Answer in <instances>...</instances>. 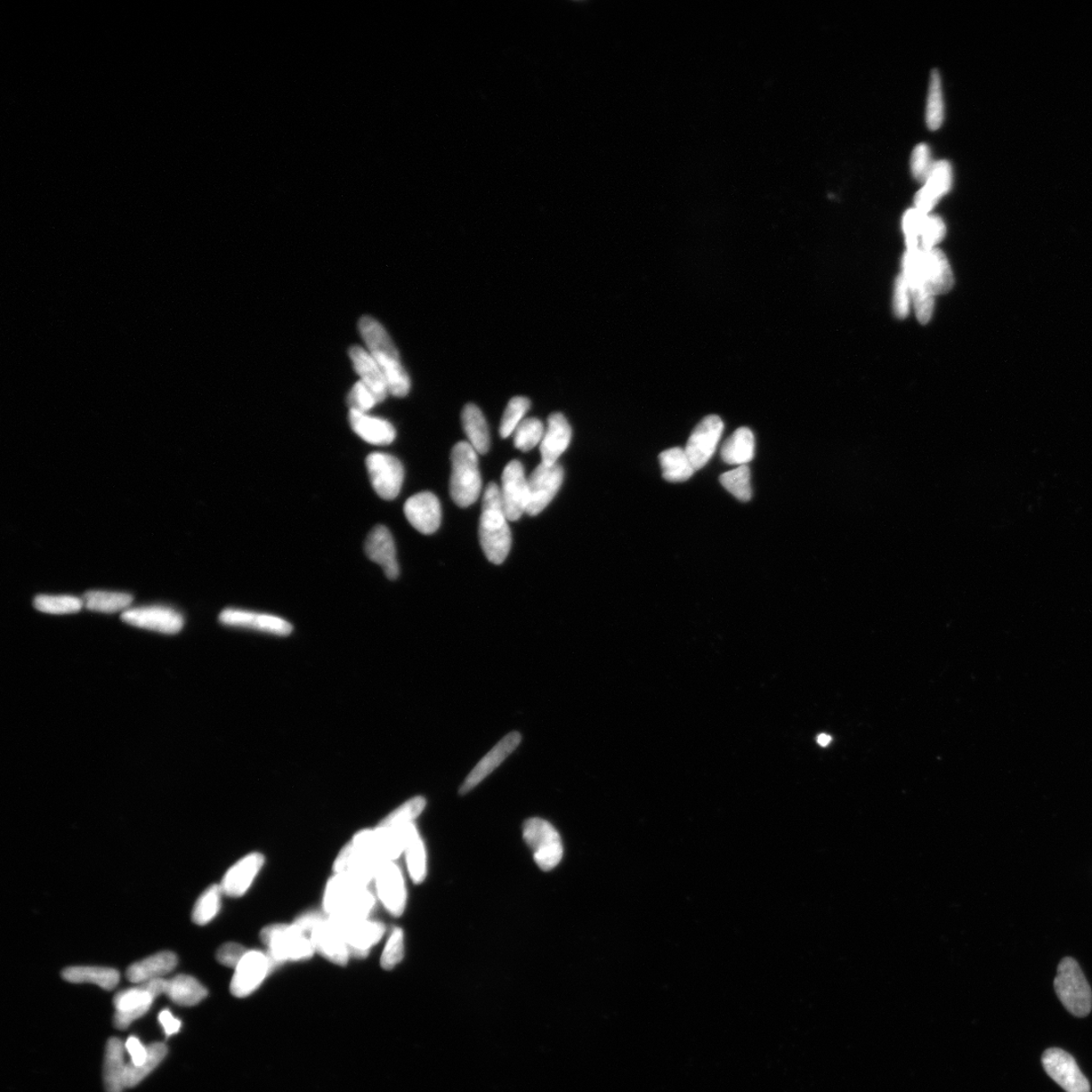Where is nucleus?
Here are the masks:
<instances>
[{
  "mask_svg": "<svg viewBox=\"0 0 1092 1092\" xmlns=\"http://www.w3.org/2000/svg\"><path fill=\"white\" fill-rule=\"evenodd\" d=\"M272 967L267 954L261 951H249L235 968L230 990L234 997L246 998L261 987L266 977L271 972Z\"/></svg>",
  "mask_w": 1092,
  "mask_h": 1092,
  "instance_id": "obj_16",
  "label": "nucleus"
},
{
  "mask_svg": "<svg viewBox=\"0 0 1092 1092\" xmlns=\"http://www.w3.org/2000/svg\"><path fill=\"white\" fill-rule=\"evenodd\" d=\"M315 953L339 966L347 965L351 952L339 929L327 919L315 927L310 936Z\"/></svg>",
  "mask_w": 1092,
  "mask_h": 1092,
  "instance_id": "obj_24",
  "label": "nucleus"
},
{
  "mask_svg": "<svg viewBox=\"0 0 1092 1092\" xmlns=\"http://www.w3.org/2000/svg\"><path fill=\"white\" fill-rule=\"evenodd\" d=\"M359 328L369 353L376 360L386 377L388 392L398 398L411 390V380L402 366L400 354L382 324L369 315L360 320Z\"/></svg>",
  "mask_w": 1092,
  "mask_h": 1092,
  "instance_id": "obj_1",
  "label": "nucleus"
},
{
  "mask_svg": "<svg viewBox=\"0 0 1092 1092\" xmlns=\"http://www.w3.org/2000/svg\"><path fill=\"white\" fill-rule=\"evenodd\" d=\"M529 408L530 401L525 396H514L510 400L500 425V435L503 439H508L509 436L514 434L516 428L522 422Z\"/></svg>",
  "mask_w": 1092,
  "mask_h": 1092,
  "instance_id": "obj_47",
  "label": "nucleus"
},
{
  "mask_svg": "<svg viewBox=\"0 0 1092 1092\" xmlns=\"http://www.w3.org/2000/svg\"><path fill=\"white\" fill-rule=\"evenodd\" d=\"M930 151L926 144H919L914 148L910 160L911 173L917 181L926 182L934 167Z\"/></svg>",
  "mask_w": 1092,
  "mask_h": 1092,
  "instance_id": "obj_50",
  "label": "nucleus"
},
{
  "mask_svg": "<svg viewBox=\"0 0 1092 1092\" xmlns=\"http://www.w3.org/2000/svg\"><path fill=\"white\" fill-rule=\"evenodd\" d=\"M952 178V166L949 162L946 160L936 162L924 188L917 193L916 199H914L916 209L925 214L932 210L937 201L950 191Z\"/></svg>",
  "mask_w": 1092,
  "mask_h": 1092,
  "instance_id": "obj_27",
  "label": "nucleus"
},
{
  "mask_svg": "<svg viewBox=\"0 0 1092 1092\" xmlns=\"http://www.w3.org/2000/svg\"><path fill=\"white\" fill-rule=\"evenodd\" d=\"M375 886L378 900L394 917L402 916L407 904V889L403 872L393 861L378 866Z\"/></svg>",
  "mask_w": 1092,
  "mask_h": 1092,
  "instance_id": "obj_14",
  "label": "nucleus"
},
{
  "mask_svg": "<svg viewBox=\"0 0 1092 1092\" xmlns=\"http://www.w3.org/2000/svg\"><path fill=\"white\" fill-rule=\"evenodd\" d=\"M220 621L225 626L255 629L262 631V633L280 636H287L293 633V626L289 622L269 614L240 609H225L220 614Z\"/></svg>",
  "mask_w": 1092,
  "mask_h": 1092,
  "instance_id": "obj_21",
  "label": "nucleus"
},
{
  "mask_svg": "<svg viewBox=\"0 0 1092 1092\" xmlns=\"http://www.w3.org/2000/svg\"><path fill=\"white\" fill-rule=\"evenodd\" d=\"M1054 989L1060 1001L1075 1017H1084L1092 1009V991L1078 962L1064 958L1057 969Z\"/></svg>",
  "mask_w": 1092,
  "mask_h": 1092,
  "instance_id": "obj_6",
  "label": "nucleus"
},
{
  "mask_svg": "<svg viewBox=\"0 0 1092 1092\" xmlns=\"http://www.w3.org/2000/svg\"><path fill=\"white\" fill-rule=\"evenodd\" d=\"M34 605L37 610L49 614L77 613L84 606L77 597L51 595L37 596Z\"/></svg>",
  "mask_w": 1092,
  "mask_h": 1092,
  "instance_id": "obj_46",
  "label": "nucleus"
},
{
  "mask_svg": "<svg viewBox=\"0 0 1092 1092\" xmlns=\"http://www.w3.org/2000/svg\"><path fill=\"white\" fill-rule=\"evenodd\" d=\"M376 906V897L369 886L350 877L334 874L324 894V910L328 918L335 919H368Z\"/></svg>",
  "mask_w": 1092,
  "mask_h": 1092,
  "instance_id": "obj_3",
  "label": "nucleus"
},
{
  "mask_svg": "<svg viewBox=\"0 0 1092 1092\" xmlns=\"http://www.w3.org/2000/svg\"><path fill=\"white\" fill-rule=\"evenodd\" d=\"M463 426L468 443L480 455H485L490 449V432L487 421L482 411L474 404H467L464 408Z\"/></svg>",
  "mask_w": 1092,
  "mask_h": 1092,
  "instance_id": "obj_36",
  "label": "nucleus"
},
{
  "mask_svg": "<svg viewBox=\"0 0 1092 1092\" xmlns=\"http://www.w3.org/2000/svg\"><path fill=\"white\" fill-rule=\"evenodd\" d=\"M262 943L267 946L272 970L288 961H306L315 954L311 938L294 924H275L262 930Z\"/></svg>",
  "mask_w": 1092,
  "mask_h": 1092,
  "instance_id": "obj_5",
  "label": "nucleus"
},
{
  "mask_svg": "<svg viewBox=\"0 0 1092 1092\" xmlns=\"http://www.w3.org/2000/svg\"><path fill=\"white\" fill-rule=\"evenodd\" d=\"M910 299L911 291L910 283L902 273L897 278L894 289L893 309L897 318L903 319L908 317Z\"/></svg>",
  "mask_w": 1092,
  "mask_h": 1092,
  "instance_id": "obj_54",
  "label": "nucleus"
},
{
  "mask_svg": "<svg viewBox=\"0 0 1092 1092\" xmlns=\"http://www.w3.org/2000/svg\"><path fill=\"white\" fill-rule=\"evenodd\" d=\"M364 549L370 561L382 566L387 579L395 580L399 577L395 541L386 526L377 525L369 532Z\"/></svg>",
  "mask_w": 1092,
  "mask_h": 1092,
  "instance_id": "obj_23",
  "label": "nucleus"
},
{
  "mask_svg": "<svg viewBox=\"0 0 1092 1092\" xmlns=\"http://www.w3.org/2000/svg\"><path fill=\"white\" fill-rule=\"evenodd\" d=\"M177 957L173 952H160L148 958L134 963L127 970L129 981L142 984L160 979L173 971L177 966Z\"/></svg>",
  "mask_w": 1092,
  "mask_h": 1092,
  "instance_id": "obj_31",
  "label": "nucleus"
},
{
  "mask_svg": "<svg viewBox=\"0 0 1092 1092\" xmlns=\"http://www.w3.org/2000/svg\"><path fill=\"white\" fill-rule=\"evenodd\" d=\"M926 120L928 127L933 129V131L940 128L944 120L942 81L940 73L936 70L932 72V76H930Z\"/></svg>",
  "mask_w": 1092,
  "mask_h": 1092,
  "instance_id": "obj_43",
  "label": "nucleus"
},
{
  "mask_svg": "<svg viewBox=\"0 0 1092 1092\" xmlns=\"http://www.w3.org/2000/svg\"><path fill=\"white\" fill-rule=\"evenodd\" d=\"M425 806L426 800L424 797L416 796L412 798L388 814L386 819L379 822L378 827L386 829L406 827V825L414 823L417 817L423 812Z\"/></svg>",
  "mask_w": 1092,
  "mask_h": 1092,
  "instance_id": "obj_42",
  "label": "nucleus"
},
{
  "mask_svg": "<svg viewBox=\"0 0 1092 1092\" xmlns=\"http://www.w3.org/2000/svg\"><path fill=\"white\" fill-rule=\"evenodd\" d=\"M404 954V933L400 928H394L380 958V965L385 970H392L401 963Z\"/></svg>",
  "mask_w": 1092,
  "mask_h": 1092,
  "instance_id": "obj_49",
  "label": "nucleus"
},
{
  "mask_svg": "<svg viewBox=\"0 0 1092 1092\" xmlns=\"http://www.w3.org/2000/svg\"><path fill=\"white\" fill-rule=\"evenodd\" d=\"M158 1018L161 1025L164 1026L167 1037L181 1031L182 1022L170 1013L168 1009L162 1010Z\"/></svg>",
  "mask_w": 1092,
  "mask_h": 1092,
  "instance_id": "obj_58",
  "label": "nucleus"
},
{
  "mask_svg": "<svg viewBox=\"0 0 1092 1092\" xmlns=\"http://www.w3.org/2000/svg\"><path fill=\"white\" fill-rule=\"evenodd\" d=\"M328 919L343 936L348 949H350L351 956L358 959L368 957L371 946L377 945L386 932L383 922L369 919Z\"/></svg>",
  "mask_w": 1092,
  "mask_h": 1092,
  "instance_id": "obj_11",
  "label": "nucleus"
},
{
  "mask_svg": "<svg viewBox=\"0 0 1092 1092\" xmlns=\"http://www.w3.org/2000/svg\"><path fill=\"white\" fill-rule=\"evenodd\" d=\"M571 440L572 427L568 420L561 413L550 415L544 439L540 443L542 463L557 464L558 458L568 449Z\"/></svg>",
  "mask_w": 1092,
  "mask_h": 1092,
  "instance_id": "obj_26",
  "label": "nucleus"
},
{
  "mask_svg": "<svg viewBox=\"0 0 1092 1092\" xmlns=\"http://www.w3.org/2000/svg\"><path fill=\"white\" fill-rule=\"evenodd\" d=\"M165 994L178 1006L193 1007L208 997V990L196 978L181 974L167 981Z\"/></svg>",
  "mask_w": 1092,
  "mask_h": 1092,
  "instance_id": "obj_35",
  "label": "nucleus"
},
{
  "mask_svg": "<svg viewBox=\"0 0 1092 1092\" xmlns=\"http://www.w3.org/2000/svg\"><path fill=\"white\" fill-rule=\"evenodd\" d=\"M347 403L350 404L351 410L367 413L374 408L378 402L375 395L360 380V382L356 383L351 388L350 395H348Z\"/></svg>",
  "mask_w": 1092,
  "mask_h": 1092,
  "instance_id": "obj_52",
  "label": "nucleus"
},
{
  "mask_svg": "<svg viewBox=\"0 0 1092 1092\" xmlns=\"http://www.w3.org/2000/svg\"><path fill=\"white\" fill-rule=\"evenodd\" d=\"M62 977L70 983H93L109 991L116 989L120 982L118 971L107 967H69L62 971Z\"/></svg>",
  "mask_w": 1092,
  "mask_h": 1092,
  "instance_id": "obj_37",
  "label": "nucleus"
},
{
  "mask_svg": "<svg viewBox=\"0 0 1092 1092\" xmlns=\"http://www.w3.org/2000/svg\"><path fill=\"white\" fill-rule=\"evenodd\" d=\"M910 291L917 317L921 324H927L934 313L935 296L924 287L910 289Z\"/></svg>",
  "mask_w": 1092,
  "mask_h": 1092,
  "instance_id": "obj_53",
  "label": "nucleus"
},
{
  "mask_svg": "<svg viewBox=\"0 0 1092 1092\" xmlns=\"http://www.w3.org/2000/svg\"><path fill=\"white\" fill-rule=\"evenodd\" d=\"M719 481L736 499L741 502L750 500V471L747 465L741 466L731 472L720 475Z\"/></svg>",
  "mask_w": 1092,
  "mask_h": 1092,
  "instance_id": "obj_45",
  "label": "nucleus"
},
{
  "mask_svg": "<svg viewBox=\"0 0 1092 1092\" xmlns=\"http://www.w3.org/2000/svg\"><path fill=\"white\" fill-rule=\"evenodd\" d=\"M502 506L500 489L490 483L483 498L480 519V541L483 552L495 564H503L511 549V530Z\"/></svg>",
  "mask_w": 1092,
  "mask_h": 1092,
  "instance_id": "obj_2",
  "label": "nucleus"
},
{
  "mask_svg": "<svg viewBox=\"0 0 1092 1092\" xmlns=\"http://www.w3.org/2000/svg\"><path fill=\"white\" fill-rule=\"evenodd\" d=\"M522 736L518 732H513L501 740L495 747H493L487 755H485L479 763L473 768V771L468 774L466 779L461 785L459 793L461 795H466L477 786L484 779L504 762V760L512 754V752L519 747Z\"/></svg>",
  "mask_w": 1092,
  "mask_h": 1092,
  "instance_id": "obj_19",
  "label": "nucleus"
},
{
  "mask_svg": "<svg viewBox=\"0 0 1092 1092\" xmlns=\"http://www.w3.org/2000/svg\"><path fill=\"white\" fill-rule=\"evenodd\" d=\"M922 286L934 296L948 293L954 286L950 263L941 250L925 251Z\"/></svg>",
  "mask_w": 1092,
  "mask_h": 1092,
  "instance_id": "obj_28",
  "label": "nucleus"
},
{
  "mask_svg": "<svg viewBox=\"0 0 1092 1092\" xmlns=\"http://www.w3.org/2000/svg\"><path fill=\"white\" fill-rule=\"evenodd\" d=\"M755 436L750 429L741 427L725 440L722 448L724 463L746 466L755 457Z\"/></svg>",
  "mask_w": 1092,
  "mask_h": 1092,
  "instance_id": "obj_33",
  "label": "nucleus"
},
{
  "mask_svg": "<svg viewBox=\"0 0 1092 1092\" xmlns=\"http://www.w3.org/2000/svg\"><path fill=\"white\" fill-rule=\"evenodd\" d=\"M125 1049L123 1042L118 1038H111L108 1042L103 1066V1082L107 1092H123L126 1088Z\"/></svg>",
  "mask_w": 1092,
  "mask_h": 1092,
  "instance_id": "obj_32",
  "label": "nucleus"
},
{
  "mask_svg": "<svg viewBox=\"0 0 1092 1092\" xmlns=\"http://www.w3.org/2000/svg\"><path fill=\"white\" fill-rule=\"evenodd\" d=\"M350 422L353 431L361 439L372 445L391 444L395 439V429L388 421L368 416L367 413L355 410L350 412Z\"/></svg>",
  "mask_w": 1092,
  "mask_h": 1092,
  "instance_id": "obj_30",
  "label": "nucleus"
},
{
  "mask_svg": "<svg viewBox=\"0 0 1092 1092\" xmlns=\"http://www.w3.org/2000/svg\"><path fill=\"white\" fill-rule=\"evenodd\" d=\"M350 356L355 371L361 377V382L375 395L378 403L386 400L387 394L390 393L386 380L382 369L369 351L363 350L360 346H352L350 350Z\"/></svg>",
  "mask_w": 1092,
  "mask_h": 1092,
  "instance_id": "obj_29",
  "label": "nucleus"
},
{
  "mask_svg": "<svg viewBox=\"0 0 1092 1092\" xmlns=\"http://www.w3.org/2000/svg\"><path fill=\"white\" fill-rule=\"evenodd\" d=\"M264 862V856L261 853H251L242 857L225 874L221 883L223 893L230 897L244 895L262 871Z\"/></svg>",
  "mask_w": 1092,
  "mask_h": 1092,
  "instance_id": "obj_25",
  "label": "nucleus"
},
{
  "mask_svg": "<svg viewBox=\"0 0 1092 1092\" xmlns=\"http://www.w3.org/2000/svg\"><path fill=\"white\" fill-rule=\"evenodd\" d=\"M83 601L88 610L113 613L127 608L133 602V597L126 593L88 590L84 594Z\"/></svg>",
  "mask_w": 1092,
  "mask_h": 1092,
  "instance_id": "obj_40",
  "label": "nucleus"
},
{
  "mask_svg": "<svg viewBox=\"0 0 1092 1092\" xmlns=\"http://www.w3.org/2000/svg\"><path fill=\"white\" fill-rule=\"evenodd\" d=\"M659 459L663 479L668 482H685L695 473V468L683 448H674L662 451Z\"/></svg>",
  "mask_w": 1092,
  "mask_h": 1092,
  "instance_id": "obj_38",
  "label": "nucleus"
},
{
  "mask_svg": "<svg viewBox=\"0 0 1092 1092\" xmlns=\"http://www.w3.org/2000/svg\"><path fill=\"white\" fill-rule=\"evenodd\" d=\"M248 952L249 950L241 944L226 943L218 950L217 960L222 965L235 969Z\"/></svg>",
  "mask_w": 1092,
  "mask_h": 1092,
  "instance_id": "obj_55",
  "label": "nucleus"
},
{
  "mask_svg": "<svg viewBox=\"0 0 1092 1092\" xmlns=\"http://www.w3.org/2000/svg\"><path fill=\"white\" fill-rule=\"evenodd\" d=\"M221 885L209 886L194 905L191 918L194 924L205 926L212 921L221 909Z\"/></svg>",
  "mask_w": 1092,
  "mask_h": 1092,
  "instance_id": "obj_41",
  "label": "nucleus"
},
{
  "mask_svg": "<svg viewBox=\"0 0 1092 1092\" xmlns=\"http://www.w3.org/2000/svg\"><path fill=\"white\" fill-rule=\"evenodd\" d=\"M927 217L928 214L920 212L916 208L906 212L903 218V230L908 250L920 249V237L922 230H924Z\"/></svg>",
  "mask_w": 1092,
  "mask_h": 1092,
  "instance_id": "obj_48",
  "label": "nucleus"
},
{
  "mask_svg": "<svg viewBox=\"0 0 1092 1092\" xmlns=\"http://www.w3.org/2000/svg\"><path fill=\"white\" fill-rule=\"evenodd\" d=\"M523 838L541 870H553L562 861L564 848L560 833L548 821L537 817L526 821Z\"/></svg>",
  "mask_w": 1092,
  "mask_h": 1092,
  "instance_id": "obj_7",
  "label": "nucleus"
},
{
  "mask_svg": "<svg viewBox=\"0 0 1092 1092\" xmlns=\"http://www.w3.org/2000/svg\"><path fill=\"white\" fill-rule=\"evenodd\" d=\"M406 827L401 829L377 827L375 830H363L355 833L351 841L362 852L374 857L379 863L395 862L404 853Z\"/></svg>",
  "mask_w": 1092,
  "mask_h": 1092,
  "instance_id": "obj_8",
  "label": "nucleus"
},
{
  "mask_svg": "<svg viewBox=\"0 0 1092 1092\" xmlns=\"http://www.w3.org/2000/svg\"><path fill=\"white\" fill-rule=\"evenodd\" d=\"M946 235V226L942 218L937 216L927 217V220L922 230L919 247L922 251H930L935 249L937 243H940Z\"/></svg>",
  "mask_w": 1092,
  "mask_h": 1092,
  "instance_id": "obj_51",
  "label": "nucleus"
},
{
  "mask_svg": "<svg viewBox=\"0 0 1092 1092\" xmlns=\"http://www.w3.org/2000/svg\"><path fill=\"white\" fill-rule=\"evenodd\" d=\"M167 1046L164 1043H152L148 1046V1057L144 1064L136 1066L132 1062H129L126 1067L125 1073V1087L132 1088L138 1086L143 1079L155 1068L164 1061L167 1055Z\"/></svg>",
  "mask_w": 1092,
  "mask_h": 1092,
  "instance_id": "obj_39",
  "label": "nucleus"
},
{
  "mask_svg": "<svg viewBox=\"0 0 1092 1092\" xmlns=\"http://www.w3.org/2000/svg\"><path fill=\"white\" fill-rule=\"evenodd\" d=\"M325 919H327L325 916L317 911H307L298 916L293 924L306 935V933L311 934L312 930Z\"/></svg>",
  "mask_w": 1092,
  "mask_h": 1092,
  "instance_id": "obj_56",
  "label": "nucleus"
},
{
  "mask_svg": "<svg viewBox=\"0 0 1092 1092\" xmlns=\"http://www.w3.org/2000/svg\"><path fill=\"white\" fill-rule=\"evenodd\" d=\"M561 465L541 463L528 477V505L526 513L537 516L548 506L564 482Z\"/></svg>",
  "mask_w": 1092,
  "mask_h": 1092,
  "instance_id": "obj_12",
  "label": "nucleus"
},
{
  "mask_svg": "<svg viewBox=\"0 0 1092 1092\" xmlns=\"http://www.w3.org/2000/svg\"><path fill=\"white\" fill-rule=\"evenodd\" d=\"M383 863V862H382ZM377 862L364 853L352 841L346 844L340 851L334 862V874L350 877L360 883L368 885L375 882L378 866Z\"/></svg>",
  "mask_w": 1092,
  "mask_h": 1092,
  "instance_id": "obj_20",
  "label": "nucleus"
},
{
  "mask_svg": "<svg viewBox=\"0 0 1092 1092\" xmlns=\"http://www.w3.org/2000/svg\"><path fill=\"white\" fill-rule=\"evenodd\" d=\"M500 495L507 519L519 520L528 505V479L520 461H510L504 468Z\"/></svg>",
  "mask_w": 1092,
  "mask_h": 1092,
  "instance_id": "obj_10",
  "label": "nucleus"
},
{
  "mask_svg": "<svg viewBox=\"0 0 1092 1092\" xmlns=\"http://www.w3.org/2000/svg\"><path fill=\"white\" fill-rule=\"evenodd\" d=\"M410 877L414 883H422L427 874L426 849L415 823L407 825L404 830V849Z\"/></svg>",
  "mask_w": 1092,
  "mask_h": 1092,
  "instance_id": "obj_34",
  "label": "nucleus"
},
{
  "mask_svg": "<svg viewBox=\"0 0 1092 1092\" xmlns=\"http://www.w3.org/2000/svg\"><path fill=\"white\" fill-rule=\"evenodd\" d=\"M120 619L129 626L166 635L180 633L184 623L180 613L159 606L128 609L120 615Z\"/></svg>",
  "mask_w": 1092,
  "mask_h": 1092,
  "instance_id": "obj_17",
  "label": "nucleus"
},
{
  "mask_svg": "<svg viewBox=\"0 0 1092 1092\" xmlns=\"http://www.w3.org/2000/svg\"><path fill=\"white\" fill-rule=\"evenodd\" d=\"M404 512L413 528L426 536L439 530L441 524L440 502L431 492L419 493L409 498Z\"/></svg>",
  "mask_w": 1092,
  "mask_h": 1092,
  "instance_id": "obj_18",
  "label": "nucleus"
},
{
  "mask_svg": "<svg viewBox=\"0 0 1092 1092\" xmlns=\"http://www.w3.org/2000/svg\"><path fill=\"white\" fill-rule=\"evenodd\" d=\"M1043 1070L1066 1092H1090V1084L1068 1052L1051 1048L1042 1056Z\"/></svg>",
  "mask_w": 1092,
  "mask_h": 1092,
  "instance_id": "obj_13",
  "label": "nucleus"
},
{
  "mask_svg": "<svg viewBox=\"0 0 1092 1092\" xmlns=\"http://www.w3.org/2000/svg\"><path fill=\"white\" fill-rule=\"evenodd\" d=\"M724 424L716 415H709L694 428L688 439L685 451L689 457L695 471H698L708 464L715 455L718 442L722 439Z\"/></svg>",
  "mask_w": 1092,
  "mask_h": 1092,
  "instance_id": "obj_15",
  "label": "nucleus"
},
{
  "mask_svg": "<svg viewBox=\"0 0 1092 1092\" xmlns=\"http://www.w3.org/2000/svg\"><path fill=\"white\" fill-rule=\"evenodd\" d=\"M545 432V426L539 419H524L513 434L515 448L523 452L530 451L541 443Z\"/></svg>",
  "mask_w": 1092,
  "mask_h": 1092,
  "instance_id": "obj_44",
  "label": "nucleus"
},
{
  "mask_svg": "<svg viewBox=\"0 0 1092 1092\" xmlns=\"http://www.w3.org/2000/svg\"><path fill=\"white\" fill-rule=\"evenodd\" d=\"M450 496L455 503L466 508L480 497L482 477L477 452L466 441L455 445L451 451Z\"/></svg>",
  "mask_w": 1092,
  "mask_h": 1092,
  "instance_id": "obj_4",
  "label": "nucleus"
},
{
  "mask_svg": "<svg viewBox=\"0 0 1092 1092\" xmlns=\"http://www.w3.org/2000/svg\"><path fill=\"white\" fill-rule=\"evenodd\" d=\"M367 467L372 488L380 498L394 500L399 496L404 469L398 458L387 453H371L367 457Z\"/></svg>",
  "mask_w": 1092,
  "mask_h": 1092,
  "instance_id": "obj_9",
  "label": "nucleus"
},
{
  "mask_svg": "<svg viewBox=\"0 0 1092 1092\" xmlns=\"http://www.w3.org/2000/svg\"><path fill=\"white\" fill-rule=\"evenodd\" d=\"M817 742L821 747H827L831 742V736L825 733L820 734L819 738H817Z\"/></svg>",
  "mask_w": 1092,
  "mask_h": 1092,
  "instance_id": "obj_59",
  "label": "nucleus"
},
{
  "mask_svg": "<svg viewBox=\"0 0 1092 1092\" xmlns=\"http://www.w3.org/2000/svg\"><path fill=\"white\" fill-rule=\"evenodd\" d=\"M125 1047L129 1056H131V1061L129 1062H132L136 1066L145 1063L146 1059L148 1057V1047L143 1046L139 1039L129 1037L125 1043Z\"/></svg>",
  "mask_w": 1092,
  "mask_h": 1092,
  "instance_id": "obj_57",
  "label": "nucleus"
},
{
  "mask_svg": "<svg viewBox=\"0 0 1092 1092\" xmlns=\"http://www.w3.org/2000/svg\"><path fill=\"white\" fill-rule=\"evenodd\" d=\"M155 998L145 989L142 984L119 992L113 999L116 1008L115 1025L119 1030H126L136 1019L148 1013Z\"/></svg>",
  "mask_w": 1092,
  "mask_h": 1092,
  "instance_id": "obj_22",
  "label": "nucleus"
}]
</instances>
